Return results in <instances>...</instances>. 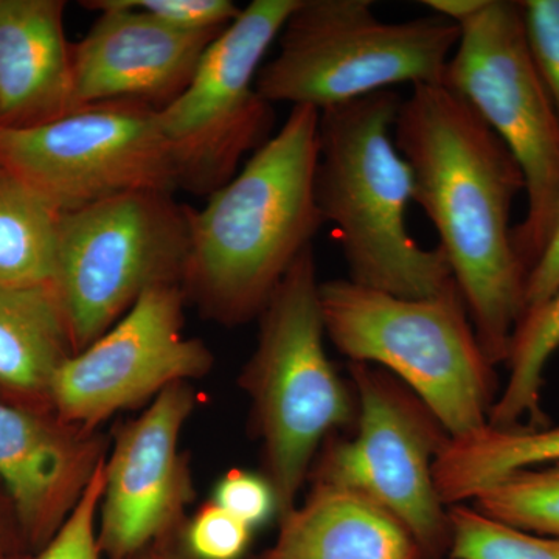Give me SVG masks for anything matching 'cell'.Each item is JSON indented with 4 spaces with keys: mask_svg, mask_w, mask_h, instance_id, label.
<instances>
[{
    "mask_svg": "<svg viewBox=\"0 0 559 559\" xmlns=\"http://www.w3.org/2000/svg\"><path fill=\"white\" fill-rule=\"evenodd\" d=\"M393 139L414 175V202L439 234L481 352L491 366L507 362L528 280L510 226L513 202L525 191L520 165L444 84L412 90L401 102Z\"/></svg>",
    "mask_w": 559,
    "mask_h": 559,
    "instance_id": "obj_1",
    "label": "cell"
},
{
    "mask_svg": "<svg viewBox=\"0 0 559 559\" xmlns=\"http://www.w3.org/2000/svg\"><path fill=\"white\" fill-rule=\"evenodd\" d=\"M319 110L288 119L204 207L189 209L182 290L212 318L241 323L263 312L323 219L316 204Z\"/></svg>",
    "mask_w": 559,
    "mask_h": 559,
    "instance_id": "obj_2",
    "label": "cell"
},
{
    "mask_svg": "<svg viewBox=\"0 0 559 559\" xmlns=\"http://www.w3.org/2000/svg\"><path fill=\"white\" fill-rule=\"evenodd\" d=\"M401 102L389 90L320 110L316 204L340 235L349 282L426 299L455 280L443 250L421 248L407 229L414 175L393 139Z\"/></svg>",
    "mask_w": 559,
    "mask_h": 559,
    "instance_id": "obj_3",
    "label": "cell"
},
{
    "mask_svg": "<svg viewBox=\"0 0 559 559\" xmlns=\"http://www.w3.org/2000/svg\"><path fill=\"white\" fill-rule=\"evenodd\" d=\"M329 340L349 362L380 367L403 382L451 439L488 425L495 371L481 352L457 283L426 299L396 297L330 280L319 285Z\"/></svg>",
    "mask_w": 559,
    "mask_h": 559,
    "instance_id": "obj_4",
    "label": "cell"
},
{
    "mask_svg": "<svg viewBox=\"0 0 559 559\" xmlns=\"http://www.w3.org/2000/svg\"><path fill=\"white\" fill-rule=\"evenodd\" d=\"M370 0H300L261 66L257 92L270 102L320 110L396 84L436 86L460 39L444 17L381 21Z\"/></svg>",
    "mask_w": 559,
    "mask_h": 559,
    "instance_id": "obj_5",
    "label": "cell"
},
{
    "mask_svg": "<svg viewBox=\"0 0 559 559\" xmlns=\"http://www.w3.org/2000/svg\"><path fill=\"white\" fill-rule=\"evenodd\" d=\"M319 285L310 246L261 312L259 347L245 377L282 518L296 509L319 444L355 412L323 345Z\"/></svg>",
    "mask_w": 559,
    "mask_h": 559,
    "instance_id": "obj_6",
    "label": "cell"
},
{
    "mask_svg": "<svg viewBox=\"0 0 559 559\" xmlns=\"http://www.w3.org/2000/svg\"><path fill=\"white\" fill-rule=\"evenodd\" d=\"M459 27L443 84L479 114L520 165L527 213L513 227V245L530 275L559 212L557 109L530 51L521 2L485 0Z\"/></svg>",
    "mask_w": 559,
    "mask_h": 559,
    "instance_id": "obj_7",
    "label": "cell"
},
{
    "mask_svg": "<svg viewBox=\"0 0 559 559\" xmlns=\"http://www.w3.org/2000/svg\"><path fill=\"white\" fill-rule=\"evenodd\" d=\"M189 209L135 191L61 213L53 286L75 353L98 340L146 290L182 286Z\"/></svg>",
    "mask_w": 559,
    "mask_h": 559,
    "instance_id": "obj_8",
    "label": "cell"
},
{
    "mask_svg": "<svg viewBox=\"0 0 559 559\" xmlns=\"http://www.w3.org/2000/svg\"><path fill=\"white\" fill-rule=\"evenodd\" d=\"M299 2H250L210 44L186 91L157 110L179 190L210 197L271 139L274 106L257 92V76Z\"/></svg>",
    "mask_w": 559,
    "mask_h": 559,
    "instance_id": "obj_9",
    "label": "cell"
},
{
    "mask_svg": "<svg viewBox=\"0 0 559 559\" xmlns=\"http://www.w3.org/2000/svg\"><path fill=\"white\" fill-rule=\"evenodd\" d=\"M349 373L358 393V433L326 448L316 481L352 489L380 506L414 536L425 559L450 557V513L432 473L450 436L388 371L349 362Z\"/></svg>",
    "mask_w": 559,
    "mask_h": 559,
    "instance_id": "obj_10",
    "label": "cell"
},
{
    "mask_svg": "<svg viewBox=\"0 0 559 559\" xmlns=\"http://www.w3.org/2000/svg\"><path fill=\"white\" fill-rule=\"evenodd\" d=\"M0 170L61 213L135 191L179 190L157 110L139 103H100L35 127L0 128Z\"/></svg>",
    "mask_w": 559,
    "mask_h": 559,
    "instance_id": "obj_11",
    "label": "cell"
},
{
    "mask_svg": "<svg viewBox=\"0 0 559 559\" xmlns=\"http://www.w3.org/2000/svg\"><path fill=\"white\" fill-rule=\"evenodd\" d=\"M183 300L180 285L154 286L116 325L66 359L49 393L62 419L97 425L171 385L207 373L209 349L182 331Z\"/></svg>",
    "mask_w": 559,
    "mask_h": 559,
    "instance_id": "obj_12",
    "label": "cell"
},
{
    "mask_svg": "<svg viewBox=\"0 0 559 559\" xmlns=\"http://www.w3.org/2000/svg\"><path fill=\"white\" fill-rule=\"evenodd\" d=\"M193 404V393L180 382L120 430L105 462L98 527L103 557L135 559L173 535L191 496L179 437Z\"/></svg>",
    "mask_w": 559,
    "mask_h": 559,
    "instance_id": "obj_13",
    "label": "cell"
},
{
    "mask_svg": "<svg viewBox=\"0 0 559 559\" xmlns=\"http://www.w3.org/2000/svg\"><path fill=\"white\" fill-rule=\"evenodd\" d=\"M83 5L100 16L72 46L76 109L119 102L164 109L189 86L205 50L221 33L176 31L121 0H91Z\"/></svg>",
    "mask_w": 559,
    "mask_h": 559,
    "instance_id": "obj_14",
    "label": "cell"
},
{
    "mask_svg": "<svg viewBox=\"0 0 559 559\" xmlns=\"http://www.w3.org/2000/svg\"><path fill=\"white\" fill-rule=\"evenodd\" d=\"M98 444L0 401V480L25 535L46 546L100 465Z\"/></svg>",
    "mask_w": 559,
    "mask_h": 559,
    "instance_id": "obj_15",
    "label": "cell"
},
{
    "mask_svg": "<svg viewBox=\"0 0 559 559\" xmlns=\"http://www.w3.org/2000/svg\"><path fill=\"white\" fill-rule=\"evenodd\" d=\"M66 2L0 0V128H25L75 110Z\"/></svg>",
    "mask_w": 559,
    "mask_h": 559,
    "instance_id": "obj_16",
    "label": "cell"
},
{
    "mask_svg": "<svg viewBox=\"0 0 559 559\" xmlns=\"http://www.w3.org/2000/svg\"><path fill=\"white\" fill-rule=\"evenodd\" d=\"M260 559H425L399 520L366 496L314 481L300 507L282 518Z\"/></svg>",
    "mask_w": 559,
    "mask_h": 559,
    "instance_id": "obj_17",
    "label": "cell"
},
{
    "mask_svg": "<svg viewBox=\"0 0 559 559\" xmlns=\"http://www.w3.org/2000/svg\"><path fill=\"white\" fill-rule=\"evenodd\" d=\"M75 353L53 285H0V385L49 395L51 381Z\"/></svg>",
    "mask_w": 559,
    "mask_h": 559,
    "instance_id": "obj_18",
    "label": "cell"
},
{
    "mask_svg": "<svg viewBox=\"0 0 559 559\" xmlns=\"http://www.w3.org/2000/svg\"><path fill=\"white\" fill-rule=\"evenodd\" d=\"M558 462L559 426L487 425L448 439L433 462V484L444 506H462L507 474Z\"/></svg>",
    "mask_w": 559,
    "mask_h": 559,
    "instance_id": "obj_19",
    "label": "cell"
},
{
    "mask_svg": "<svg viewBox=\"0 0 559 559\" xmlns=\"http://www.w3.org/2000/svg\"><path fill=\"white\" fill-rule=\"evenodd\" d=\"M61 212L0 170V285H53Z\"/></svg>",
    "mask_w": 559,
    "mask_h": 559,
    "instance_id": "obj_20",
    "label": "cell"
},
{
    "mask_svg": "<svg viewBox=\"0 0 559 559\" xmlns=\"http://www.w3.org/2000/svg\"><path fill=\"white\" fill-rule=\"evenodd\" d=\"M559 348V290L546 304L525 311L514 331L507 364L510 377L495 406L488 425L495 428L521 426L532 418L530 428H543L540 385L547 362Z\"/></svg>",
    "mask_w": 559,
    "mask_h": 559,
    "instance_id": "obj_21",
    "label": "cell"
},
{
    "mask_svg": "<svg viewBox=\"0 0 559 559\" xmlns=\"http://www.w3.org/2000/svg\"><path fill=\"white\" fill-rule=\"evenodd\" d=\"M471 502L510 527L559 538V462L507 474Z\"/></svg>",
    "mask_w": 559,
    "mask_h": 559,
    "instance_id": "obj_22",
    "label": "cell"
},
{
    "mask_svg": "<svg viewBox=\"0 0 559 559\" xmlns=\"http://www.w3.org/2000/svg\"><path fill=\"white\" fill-rule=\"evenodd\" d=\"M451 559H559V538L522 532L468 503L448 509Z\"/></svg>",
    "mask_w": 559,
    "mask_h": 559,
    "instance_id": "obj_23",
    "label": "cell"
},
{
    "mask_svg": "<svg viewBox=\"0 0 559 559\" xmlns=\"http://www.w3.org/2000/svg\"><path fill=\"white\" fill-rule=\"evenodd\" d=\"M105 491V459L72 513L53 538L32 559H103L98 546V511Z\"/></svg>",
    "mask_w": 559,
    "mask_h": 559,
    "instance_id": "obj_24",
    "label": "cell"
},
{
    "mask_svg": "<svg viewBox=\"0 0 559 559\" xmlns=\"http://www.w3.org/2000/svg\"><path fill=\"white\" fill-rule=\"evenodd\" d=\"M252 528L212 502L202 507L187 527V550L197 559H238L245 555Z\"/></svg>",
    "mask_w": 559,
    "mask_h": 559,
    "instance_id": "obj_25",
    "label": "cell"
},
{
    "mask_svg": "<svg viewBox=\"0 0 559 559\" xmlns=\"http://www.w3.org/2000/svg\"><path fill=\"white\" fill-rule=\"evenodd\" d=\"M124 5L180 32H223L240 16L231 0H121Z\"/></svg>",
    "mask_w": 559,
    "mask_h": 559,
    "instance_id": "obj_26",
    "label": "cell"
},
{
    "mask_svg": "<svg viewBox=\"0 0 559 559\" xmlns=\"http://www.w3.org/2000/svg\"><path fill=\"white\" fill-rule=\"evenodd\" d=\"M521 7L530 51L559 119V0H524Z\"/></svg>",
    "mask_w": 559,
    "mask_h": 559,
    "instance_id": "obj_27",
    "label": "cell"
},
{
    "mask_svg": "<svg viewBox=\"0 0 559 559\" xmlns=\"http://www.w3.org/2000/svg\"><path fill=\"white\" fill-rule=\"evenodd\" d=\"M213 502L250 528L263 524L274 511H278L270 480L240 469L230 471L219 480Z\"/></svg>",
    "mask_w": 559,
    "mask_h": 559,
    "instance_id": "obj_28",
    "label": "cell"
},
{
    "mask_svg": "<svg viewBox=\"0 0 559 559\" xmlns=\"http://www.w3.org/2000/svg\"><path fill=\"white\" fill-rule=\"evenodd\" d=\"M559 290V212L549 245L536 266L530 272L525 311L546 304Z\"/></svg>",
    "mask_w": 559,
    "mask_h": 559,
    "instance_id": "obj_29",
    "label": "cell"
},
{
    "mask_svg": "<svg viewBox=\"0 0 559 559\" xmlns=\"http://www.w3.org/2000/svg\"><path fill=\"white\" fill-rule=\"evenodd\" d=\"M423 3L437 16L459 25L476 14L485 5V0H425Z\"/></svg>",
    "mask_w": 559,
    "mask_h": 559,
    "instance_id": "obj_30",
    "label": "cell"
},
{
    "mask_svg": "<svg viewBox=\"0 0 559 559\" xmlns=\"http://www.w3.org/2000/svg\"><path fill=\"white\" fill-rule=\"evenodd\" d=\"M171 536L157 540L135 559H197L187 550L186 544L179 546Z\"/></svg>",
    "mask_w": 559,
    "mask_h": 559,
    "instance_id": "obj_31",
    "label": "cell"
}]
</instances>
